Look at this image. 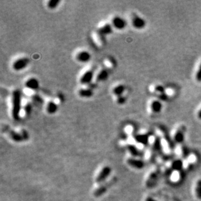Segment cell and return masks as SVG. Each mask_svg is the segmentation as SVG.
I'll return each instance as SVG.
<instances>
[{"label": "cell", "instance_id": "obj_1", "mask_svg": "<svg viewBox=\"0 0 201 201\" xmlns=\"http://www.w3.org/2000/svg\"><path fill=\"white\" fill-rule=\"evenodd\" d=\"M11 114L14 120L18 121L22 108V94L19 90H15L12 94Z\"/></svg>", "mask_w": 201, "mask_h": 201}, {"label": "cell", "instance_id": "obj_2", "mask_svg": "<svg viewBox=\"0 0 201 201\" xmlns=\"http://www.w3.org/2000/svg\"><path fill=\"white\" fill-rule=\"evenodd\" d=\"M111 171V169L110 167L109 166L103 167L98 172L97 177H96L95 179V182H97V184L102 183V182L106 180L107 179V177L110 175Z\"/></svg>", "mask_w": 201, "mask_h": 201}, {"label": "cell", "instance_id": "obj_3", "mask_svg": "<svg viewBox=\"0 0 201 201\" xmlns=\"http://www.w3.org/2000/svg\"><path fill=\"white\" fill-rule=\"evenodd\" d=\"M29 59L27 57H22L16 59L12 64V68L16 71H21L28 66Z\"/></svg>", "mask_w": 201, "mask_h": 201}, {"label": "cell", "instance_id": "obj_4", "mask_svg": "<svg viewBox=\"0 0 201 201\" xmlns=\"http://www.w3.org/2000/svg\"><path fill=\"white\" fill-rule=\"evenodd\" d=\"M113 33V26L109 24H106L100 27L97 31V33L99 37L101 39L102 41L105 40L106 36Z\"/></svg>", "mask_w": 201, "mask_h": 201}, {"label": "cell", "instance_id": "obj_5", "mask_svg": "<svg viewBox=\"0 0 201 201\" xmlns=\"http://www.w3.org/2000/svg\"><path fill=\"white\" fill-rule=\"evenodd\" d=\"M159 173H160V171L159 169L155 170L150 173L147 180H146V186H147V188H152V187L156 185L159 179Z\"/></svg>", "mask_w": 201, "mask_h": 201}, {"label": "cell", "instance_id": "obj_6", "mask_svg": "<svg viewBox=\"0 0 201 201\" xmlns=\"http://www.w3.org/2000/svg\"><path fill=\"white\" fill-rule=\"evenodd\" d=\"M111 25L113 27L115 28L116 29L122 30L126 28V27L127 26V22L124 18H122L121 16H116L115 17H113V18L112 19Z\"/></svg>", "mask_w": 201, "mask_h": 201}, {"label": "cell", "instance_id": "obj_7", "mask_svg": "<svg viewBox=\"0 0 201 201\" xmlns=\"http://www.w3.org/2000/svg\"><path fill=\"white\" fill-rule=\"evenodd\" d=\"M94 73L92 70H88L85 72L81 76L80 80V82L81 85H89L90 84L94 78Z\"/></svg>", "mask_w": 201, "mask_h": 201}, {"label": "cell", "instance_id": "obj_8", "mask_svg": "<svg viewBox=\"0 0 201 201\" xmlns=\"http://www.w3.org/2000/svg\"><path fill=\"white\" fill-rule=\"evenodd\" d=\"M131 24L134 28L138 29H141L145 27L146 22L143 18L135 15L133 16V17H132Z\"/></svg>", "mask_w": 201, "mask_h": 201}, {"label": "cell", "instance_id": "obj_9", "mask_svg": "<svg viewBox=\"0 0 201 201\" xmlns=\"http://www.w3.org/2000/svg\"><path fill=\"white\" fill-rule=\"evenodd\" d=\"M76 57L77 61L82 63H85L89 62L90 60L91 55L89 52L83 50V51H81L77 53Z\"/></svg>", "mask_w": 201, "mask_h": 201}, {"label": "cell", "instance_id": "obj_10", "mask_svg": "<svg viewBox=\"0 0 201 201\" xmlns=\"http://www.w3.org/2000/svg\"><path fill=\"white\" fill-rule=\"evenodd\" d=\"M25 87L29 90H36L39 88V82L35 77H31L26 81Z\"/></svg>", "mask_w": 201, "mask_h": 201}, {"label": "cell", "instance_id": "obj_11", "mask_svg": "<svg viewBox=\"0 0 201 201\" xmlns=\"http://www.w3.org/2000/svg\"><path fill=\"white\" fill-rule=\"evenodd\" d=\"M186 128L184 126H181L179 128V130L176 131V132L174 136V141L176 143H182L184 141V134H185Z\"/></svg>", "mask_w": 201, "mask_h": 201}, {"label": "cell", "instance_id": "obj_12", "mask_svg": "<svg viewBox=\"0 0 201 201\" xmlns=\"http://www.w3.org/2000/svg\"><path fill=\"white\" fill-rule=\"evenodd\" d=\"M127 163L131 167L138 169L143 168L145 166V163L143 161L135 158H128L127 159Z\"/></svg>", "mask_w": 201, "mask_h": 201}, {"label": "cell", "instance_id": "obj_13", "mask_svg": "<svg viewBox=\"0 0 201 201\" xmlns=\"http://www.w3.org/2000/svg\"><path fill=\"white\" fill-rule=\"evenodd\" d=\"M153 152L157 154H161L162 153V146L161 143V139L159 137H156L154 139L153 144Z\"/></svg>", "mask_w": 201, "mask_h": 201}, {"label": "cell", "instance_id": "obj_14", "mask_svg": "<svg viewBox=\"0 0 201 201\" xmlns=\"http://www.w3.org/2000/svg\"><path fill=\"white\" fill-rule=\"evenodd\" d=\"M46 112L48 114H50V115H53V114L56 113L57 111L58 106H57V104L55 102L49 101L46 104Z\"/></svg>", "mask_w": 201, "mask_h": 201}, {"label": "cell", "instance_id": "obj_15", "mask_svg": "<svg viewBox=\"0 0 201 201\" xmlns=\"http://www.w3.org/2000/svg\"><path fill=\"white\" fill-rule=\"evenodd\" d=\"M93 90L90 88H81L78 91V94L81 98H90L93 96Z\"/></svg>", "mask_w": 201, "mask_h": 201}, {"label": "cell", "instance_id": "obj_16", "mask_svg": "<svg viewBox=\"0 0 201 201\" xmlns=\"http://www.w3.org/2000/svg\"><path fill=\"white\" fill-rule=\"evenodd\" d=\"M135 140L138 143L147 145L149 141V136L147 134H137L135 135Z\"/></svg>", "mask_w": 201, "mask_h": 201}, {"label": "cell", "instance_id": "obj_17", "mask_svg": "<svg viewBox=\"0 0 201 201\" xmlns=\"http://www.w3.org/2000/svg\"><path fill=\"white\" fill-rule=\"evenodd\" d=\"M108 77H109L108 71L107 70L102 69L98 72L96 80H97V81L98 82H102V81H104L107 80Z\"/></svg>", "mask_w": 201, "mask_h": 201}, {"label": "cell", "instance_id": "obj_18", "mask_svg": "<svg viewBox=\"0 0 201 201\" xmlns=\"http://www.w3.org/2000/svg\"><path fill=\"white\" fill-rule=\"evenodd\" d=\"M109 186V184H108L107 183H105L100 186V187H98V188L97 189H96L94 191V196H96V197H98V196H101L102 195H103L105 192H106Z\"/></svg>", "mask_w": 201, "mask_h": 201}, {"label": "cell", "instance_id": "obj_19", "mask_svg": "<svg viewBox=\"0 0 201 201\" xmlns=\"http://www.w3.org/2000/svg\"><path fill=\"white\" fill-rule=\"evenodd\" d=\"M126 90V88L124 85L122 84H119L113 89V93L114 95H115L116 97H119V96H122L123 93H124Z\"/></svg>", "mask_w": 201, "mask_h": 201}, {"label": "cell", "instance_id": "obj_20", "mask_svg": "<svg viewBox=\"0 0 201 201\" xmlns=\"http://www.w3.org/2000/svg\"><path fill=\"white\" fill-rule=\"evenodd\" d=\"M182 167H183V162H182V161L180 160V159H175V160L172 161L171 168L173 171L180 172L182 169Z\"/></svg>", "mask_w": 201, "mask_h": 201}, {"label": "cell", "instance_id": "obj_21", "mask_svg": "<svg viewBox=\"0 0 201 201\" xmlns=\"http://www.w3.org/2000/svg\"><path fill=\"white\" fill-rule=\"evenodd\" d=\"M150 107H151L152 111L154 113H159L162 109V103L158 101V100H154L150 105Z\"/></svg>", "mask_w": 201, "mask_h": 201}, {"label": "cell", "instance_id": "obj_22", "mask_svg": "<svg viewBox=\"0 0 201 201\" xmlns=\"http://www.w3.org/2000/svg\"><path fill=\"white\" fill-rule=\"evenodd\" d=\"M9 135H10L11 138L13 141H16V142H20V141H22V140H24V138H23L22 135L21 134V133H19V132L11 130L10 131Z\"/></svg>", "mask_w": 201, "mask_h": 201}, {"label": "cell", "instance_id": "obj_23", "mask_svg": "<svg viewBox=\"0 0 201 201\" xmlns=\"http://www.w3.org/2000/svg\"><path fill=\"white\" fill-rule=\"evenodd\" d=\"M160 129L161 130H162V131L163 132V134H164V137H165V139L166 140V141H167V143L169 145V147L171 148H174L175 147V143H174V141H173L172 140V139L171 138V137L169 135V134H168V132L167 131H166L165 129H163V127H161L160 128Z\"/></svg>", "mask_w": 201, "mask_h": 201}, {"label": "cell", "instance_id": "obj_24", "mask_svg": "<svg viewBox=\"0 0 201 201\" xmlns=\"http://www.w3.org/2000/svg\"><path fill=\"white\" fill-rule=\"evenodd\" d=\"M128 149L130 153L132 155V156H134L135 157L140 156L139 150H138V148L135 147L134 145H128Z\"/></svg>", "mask_w": 201, "mask_h": 201}, {"label": "cell", "instance_id": "obj_25", "mask_svg": "<svg viewBox=\"0 0 201 201\" xmlns=\"http://www.w3.org/2000/svg\"><path fill=\"white\" fill-rule=\"evenodd\" d=\"M60 3V0H49L47 3V6L50 9H54L58 7Z\"/></svg>", "mask_w": 201, "mask_h": 201}, {"label": "cell", "instance_id": "obj_26", "mask_svg": "<svg viewBox=\"0 0 201 201\" xmlns=\"http://www.w3.org/2000/svg\"><path fill=\"white\" fill-rule=\"evenodd\" d=\"M195 193L197 195V197L201 199V180H199L197 182V184H196Z\"/></svg>", "mask_w": 201, "mask_h": 201}, {"label": "cell", "instance_id": "obj_27", "mask_svg": "<svg viewBox=\"0 0 201 201\" xmlns=\"http://www.w3.org/2000/svg\"><path fill=\"white\" fill-rule=\"evenodd\" d=\"M32 100H33V101L35 103L38 104H43L44 103L43 98L38 94L33 95V97H32Z\"/></svg>", "mask_w": 201, "mask_h": 201}, {"label": "cell", "instance_id": "obj_28", "mask_svg": "<svg viewBox=\"0 0 201 201\" xmlns=\"http://www.w3.org/2000/svg\"><path fill=\"white\" fill-rule=\"evenodd\" d=\"M189 150L188 147L186 145H183L182 147V155L184 158H187L189 156Z\"/></svg>", "mask_w": 201, "mask_h": 201}, {"label": "cell", "instance_id": "obj_29", "mask_svg": "<svg viewBox=\"0 0 201 201\" xmlns=\"http://www.w3.org/2000/svg\"><path fill=\"white\" fill-rule=\"evenodd\" d=\"M24 112L26 115H29L32 112V105L30 103H27L24 107Z\"/></svg>", "mask_w": 201, "mask_h": 201}, {"label": "cell", "instance_id": "obj_30", "mask_svg": "<svg viewBox=\"0 0 201 201\" xmlns=\"http://www.w3.org/2000/svg\"><path fill=\"white\" fill-rule=\"evenodd\" d=\"M126 102V98L124 97L123 95L117 97V102L118 104L123 105L124 104H125Z\"/></svg>", "mask_w": 201, "mask_h": 201}, {"label": "cell", "instance_id": "obj_31", "mask_svg": "<svg viewBox=\"0 0 201 201\" xmlns=\"http://www.w3.org/2000/svg\"><path fill=\"white\" fill-rule=\"evenodd\" d=\"M196 79L198 81H201V64L199 66L197 74H196Z\"/></svg>", "mask_w": 201, "mask_h": 201}, {"label": "cell", "instance_id": "obj_32", "mask_svg": "<svg viewBox=\"0 0 201 201\" xmlns=\"http://www.w3.org/2000/svg\"><path fill=\"white\" fill-rule=\"evenodd\" d=\"M155 90H156L157 92L161 93V94H163V93H164V92H165V89H164V88L161 85H158V86L156 87Z\"/></svg>", "mask_w": 201, "mask_h": 201}, {"label": "cell", "instance_id": "obj_33", "mask_svg": "<svg viewBox=\"0 0 201 201\" xmlns=\"http://www.w3.org/2000/svg\"><path fill=\"white\" fill-rule=\"evenodd\" d=\"M160 94L161 95H160V97H159V98H160L161 100H167L168 97L166 94H165L164 93Z\"/></svg>", "mask_w": 201, "mask_h": 201}, {"label": "cell", "instance_id": "obj_34", "mask_svg": "<svg viewBox=\"0 0 201 201\" xmlns=\"http://www.w3.org/2000/svg\"><path fill=\"white\" fill-rule=\"evenodd\" d=\"M145 201H156V200H154L152 197H147V198L145 199Z\"/></svg>", "mask_w": 201, "mask_h": 201}, {"label": "cell", "instance_id": "obj_35", "mask_svg": "<svg viewBox=\"0 0 201 201\" xmlns=\"http://www.w3.org/2000/svg\"><path fill=\"white\" fill-rule=\"evenodd\" d=\"M197 116L199 117V118H200V119H201V109L199 110V111L198 112V114H197Z\"/></svg>", "mask_w": 201, "mask_h": 201}]
</instances>
